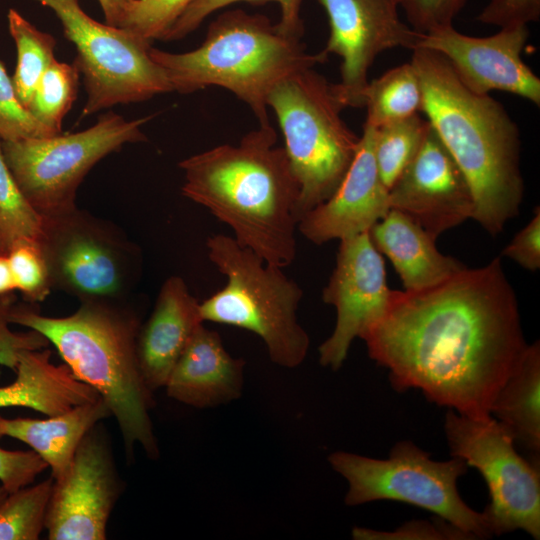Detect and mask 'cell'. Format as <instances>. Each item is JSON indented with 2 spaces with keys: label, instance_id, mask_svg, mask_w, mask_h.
Here are the masks:
<instances>
[{
  "label": "cell",
  "instance_id": "cell-1",
  "mask_svg": "<svg viewBox=\"0 0 540 540\" xmlns=\"http://www.w3.org/2000/svg\"><path fill=\"white\" fill-rule=\"evenodd\" d=\"M363 340L394 389H418L472 418L491 416L528 345L500 257L421 291H395L387 314Z\"/></svg>",
  "mask_w": 540,
  "mask_h": 540
},
{
  "label": "cell",
  "instance_id": "cell-2",
  "mask_svg": "<svg viewBox=\"0 0 540 540\" xmlns=\"http://www.w3.org/2000/svg\"><path fill=\"white\" fill-rule=\"evenodd\" d=\"M277 134L259 124L237 145L222 144L182 160V195L228 225L234 239L267 264L296 257L299 189Z\"/></svg>",
  "mask_w": 540,
  "mask_h": 540
},
{
  "label": "cell",
  "instance_id": "cell-3",
  "mask_svg": "<svg viewBox=\"0 0 540 540\" xmlns=\"http://www.w3.org/2000/svg\"><path fill=\"white\" fill-rule=\"evenodd\" d=\"M412 51L423 93L421 112L469 183L472 219L497 235L518 215L523 200L519 128L500 102L466 88L443 55Z\"/></svg>",
  "mask_w": 540,
  "mask_h": 540
},
{
  "label": "cell",
  "instance_id": "cell-4",
  "mask_svg": "<svg viewBox=\"0 0 540 540\" xmlns=\"http://www.w3.org/2000/svg\"><path fill=\"white\" fill-rule=\"evenodd\" d=\"M9 321L41 333L73 375L100 395L117 421L128 457L136 445L152 459L159 456L150 416L153 392L137 356L141 323L123 300L83 301L66 317L45 316L35 304L15 303Z\"/></svg>",
  "mask_w": 540,
  "mask_h": 540
},
{
  "label": "cell",
  "instance_id": "cell-5",
  "mask_svg": "<svg viewBox=\"0 0 540 540\" xmlns=\"http://www.w3.org/2000/svg\"><path fill=\"white\" fill-rule=\"evenodd\" d=\"M149 55L173 92L225 88L249 106L259 124L269 123L267 97L280 81L328 59L323 50L308 53L300 39L282 33L267 16L241 9L221 13L196 49L171 53L151 47Z\"/></svg>",
  "mask_w": 540,
  "mask_h": 540
},
{
  "label": "cell",
  "instance_id": "cell-6",
  "mask_svg": "<svg viewBox=\"0 0 540 540\" xmlns=\"http://www.w3.org/2000/svg\"><path fill=\"white\" fill-rule=\"evenodd\" d=\"M206 247L227 282L199 303L202 320L248 330L261 338L273 363L299 366L310 345L297 319L300 286L233 237L215 234Z\"/></svg>",
  "mask_w": 540,
  "mask_h": 540
},
{
  "label": "cell",
  "instance_id": "cell-7",
  "mask_svg": "<svg viewBox=\"0 0 540 540\" xmlns=\"http://www.w3.org/2000/svg\"><path fill=\"white\" fill-rule=\"evenodd\" d=\"M285 141V152L296 179L300 218L326 201L351 165L358 137L344 122V106L333 84L313 68L280 81L269 93Z\"/></svg>",
  "mask_w": 540,
  "mask_h": 540
},
{
  "label": "cell",
  "instance_id": "cell-8",
  "mask_svg": "<svg viewBox=\"0 0 540 540\" xmlns=\"http://www.w3.org/2000/svg\"><path fill=\"white\" fill-rule=\"evenodd\" d=\"M328 462L348 483V506L399 501L432 512L474 539L492 536L483 513L469 507L458 492L457 482L469 468L461 458L435 461L412 441L402 440L386 459L336 451Z\"/></svg>",
  "mask_w": 540,
  "mask_h": 540
},
{
  "label": "cell",
  "instance_id": "cell-9",
  "mask_svg": "<svg viewBox=\"0 0 540 540\" xmlns=\"http://www.w3.org/2000/svg\"><path fill=\"white\" fill-rule=\"evenodd\" d=\"M150 119L126 120L108 111L80 132L1 141L2 153L28 202L50 216L77 207V190L100 160L125 144L146 141L141 127Z\"/></svg>",
  "mask_w": 540,
  "mask_h": 540
},
{
  "label": "cell",
  "instance_id": "cell-10",
  "mask_svg": "<svg viewBox=\"0 0 540 540\" xmlns=\"http://www.w3.org/2000/svg\"><path fill=\"white\" fill-rule=\"evenodd\" d=\"M58 17L76 48L73 63L83 76L87 100L81 117L118 104L173 92L164 70L149 55L152 43L91 18L79 0H35Z\"/></svg>",
  "mask_w": 540,
  "mask_h": 540
},
{
  "label": "cell",
  "instance_id": "cell-11",
  "mask_svg": "<svg viewBox=\"0 0 540 540\" xmlns=\"http://www.w3.org/2000/svg\"><path fill=\"white\" fill-rule=\"evenodd\" d=\"M38 242L52 288L80 302L123 300L139 276V248L115 225L78 207L43 216Z\"/></svg>",
  "mask_w": 540,
  "mask_h": 540
},
{
  "label": "cell",
  "instance_id": "cell-12",
  "mask_svg": "<svg viewBox=\"0 0 540 540\" xmlns=\"http://www.w3.org/2000/svg\"><path fill=\"white\" fill-rule=\"evenodd\" d=\"M444 431L452 457L479 471L489 492L482 512L499 536L523 530L540 538V463L521 456L507 429L492 416L472 418L452 409Z\"/></svg>",
  "mask_w": 540,
  "mask_h": 540
},
{
  "label": "cell",
  "instance_id": "cell-13",
  "mask_svg": "<svg viewBox=\"0 0 540 540\" xmlns=\"http://www.w3.org/2000/svg\"><path fill=\"white\" fill-rule=\"evenodd\" d=\"M394 292L369 233L341 239L335 267L322 292L324 303L336 309V323L319 346V363L332 370L341 368L354 339H363L385 317Z\"/></svg>",
  "mask_w": 540,
  "mask_h": 540
},
{
  "label": "cell",
  "instance_id": "cell-14",
  "mask_svg": "<svg viewBox=\"0 0 540 540\" xmlns=\"http://www.w3.org/2000/svg\"><path fill=\"white\" fill-rule=\"evenodd\" d=\"M316 1L324 8L330 27L323 51L342 60L341 82L333 84L335 94L344 108H360L376 57L395 47L415 49L421 33L400 20V0Z\"/></svg>",
  "mask_w": 540,
  "mask_h": 540
},
{
  "label": "cell",
  "instance_id": "cell-15",
  "mask_svg": "<svg viewBox=\"0 0 540 540\" xmlns=\"http://www.w3.org/2000/svg\"><path fill=\"white\" fill-rule=\"evenodd\" d=\"M121 485L108 441L95 425L70 468L54 481L45 529L50 540H103Z\"/></svg>",
  "mask_w": 540,
  "mask_h": 540
},
{
  "label": "cell",
  "instance_id": "cell-16",
  "mask_svg": "<svg viewBox=\"0 0 540 540\" xmlns=\"http://www.w3.org/2000/svg\"><path fill=\"white\" fill-rule=\"evenodd\" d=\"M528 38V26L503 28L491 36L473 37L448 25L421 33L416 48L443 55L462 84L476 94L499 90L539 106L540 79L521 56Z\"/></svg>",
  "mask_w": 540,
  "mask_h": 540
},
{
  "label": "cell",
  "instance_id": "cell-17",
  "mask_svg": "<svg viewBox=\"0 0 540 540\" xmlns=\"http://www.w3.org/2000/svg\"><path fill=\"white\" fill-rule=\"evenodd\" d=\"M389 205L434 239L473 218L469 183L431 124L415 157L389 189Z\"/></svg>",
  "mask_w": 540,
  "mask_h": 540
},
{
  "label": "cell",
  "instance_id": "cell-18",
  "mask_svg": "<svg viewBox=\"0 0 540 540\" xmlns=\"http://www.w3.org/2000/svg\"><path fill=\"white\" fill-rule=\"evenodd\" d=\"M374 140L375 128L364 123L355 157L339 186L297 224L308 241L322 245L368 232L390 210L389 190L374 157Z\"/></svg>",
  "mask_w": 540,
  "mask_h": 540
},
{
  "label": "cell",
  "instance_id": "cell-19",
  "mask_svg": "<svg viewBox=\"0 0 540 540\" xmlns=\"http://www.w3.org/2000/svg\"><path fill=\"white\" fill-rule=\"evenodd\" d=\"M199 303L179 276L165 280L153 311L137 336L142 376L154 392L163 388L195 331L204 323Z\"/></svg>",
  "mask_w": 540,
  "mask_h": 540
},
{
  "label": "cell",
  "instance_id": "cell-20",
  "mask_svg": "<svg viewBox=\"0 0 540 540\" xmlns=\"http://www.w3.org/2000/svg\"><path fill=\"white\" fill-rule=\"evenodd\" d=\"M245 360L231 356L220 335L200 325L174 365L164 388L185 405L212 408L240 398Z\"/></svg>",
  "mask_w": 540,
  "mask_h": 540
},
{
  "label": "cell",
  "instance_id": "cell-21",
  "mask_svg": "<svg viewBox=\"0 0 540 540\" xmlns=\"http://www.w3.org/2000/svg\"><path fill=\"white\" fill-rule=\"evenodd\" d=\"M368 233L375 248L392 262L405 291L430 288L466 267L439 252L436 239L398 210L390 209Z\"/></svg>",
  "mask_w": 540,
  "mask_h": 540
},
{
  "label": "cell",
  "instance_id": "cell-22",
  "mask_svg": "<svg viewBox=\"0 0 540 540\" xmlns=\"http://www.w3.org/2000/svg\"><path fill=\"white\" fill-rule=\"evenodd\" d=\"M50 359L46 348L22 351L15 381L0 387V408L24 407L54 416L100 398L65 363L56 365Z\"/></svg>",
  "mask_w": 540,
  "mask_h": 540
},
{
  "label": "cell",
  "instance_id": "cell-23",
  "mask_svg": "<svg viewBox=\"0 0 540 540\" xmlns=\"http://www.w3.org/2000/svg\"><path fill=\"white\" fill-rule=\"evenodd\" d=\"M110 416L108 405L100 397L46 419H7L0 415V433L30 446L51 469L54 481H59L68 472L83 437Z\"/></svg>",
  "mask_w": 540,
  "mask_h": 540
},
{
  "label": "cell",
  "instance_id": "cell-24",
  "mask_svg": "<svg viewBox=\"0 0 540 540\" xmlns=\"http://www.w3.org/2000/svg\"><path fill=\"white\" fill-rule=\"evenodd\" d=\"M490 415L540 463V344L527 345L522 357L495 396Z\"/></svg>",
  "mask_w": 540,
  "mask_h": 540
},
{
  "label": "cell",
  "instance_id": "cell-25",
  "mask_svg": "<svg viewBox=\"0 0 540 540\" xmlns=\"http://www.w3.org/2000/svg\"><path fill=\"white\" fill-rule=\"evenodd\" d=\"M422 87L412 63L386 71L368 82L361 94L360 108H366L365 124L378 128L422 111Z\"/></svg>",
  "mask_w": 540,
  "mask_h": 540
},
{
  "label": "cell",
  "instance_id": "cell-26",
  "mask_svg": "<svg viewBox=\"0 0 540 540\" xmlns=\"http://www.w3.org/2000/svg\"><path fill=\"white\" fill-rule=\"evenodd\" d=\"M7 20L17 51L12 81L20 102L27 109L40 78L56 59V39L39 30L13 8L9 9Z\"/></svg>",
  "mask_w": 540,
  "mask_h": 540
},
{
  "label": "cell",
  "instance_id": "cell-27",
  "mask_svg": "<svg viewBox=\"0 0 540 540\" xmlns=\"http://www.w3.org/2000/svg\"><path fill=\"white\" fill-rule=\"evenodd\" d=\"M430 126L419 114L375 128L374 157L389 190L418 152Z\"/></svg>",
  "mask_w": 540,
  "mask_h": 540
},
{
  "label": "cell",
  "instance_id": "cell-28",
  "mask_svg": "<svg viewBox=\"0 0 540 540\" xmlns=\"http://www.w3.org/2000/svg\"><path fill=\"white\" fill-rule=\"evenodd\" d=\"M54 479L8 493L0 503V540H37L45 529Z\"/></svg>",
  "mask_w": 540,
  "mask_h": 540
},
{
  "label": "cell",
  "instance_id": "cell-29",
  "mask_svg": "<svg viewBox=\"0 0 540 540\" xmlns=\"http://www.w3.org/2000/svg\"><path fill=\"white\" fill-rule=\"evenodd\" d=\"M78 67L55 59L40 78L27 110L55 135L62 133V122L78 94Z\"/></svg>",
  "mask_w": 540,
  "mask_h": 540
},
{
  "label": "cell",
  "instance_id": "cell-30",
  "mask_svg": "<svg viewBox=\"0 0 540 540\" xmlns=\"http://www.w3.org/2000/svg\"><path fill=\"white\" fill-rule=\"evenodd\" d=\"M43 217L32 207L4 159L0 140V252L18 240H39Z\"/></svg>",
  "mask_w": 540,
  "mask_h": 540
},
{
  "label": "cell",
  "instance_id": "cell-31",
  "mask_svg": "<svg viewBox=\"0 0 540 540\" xmlns=\"http://www.w3.org/2000/svg\"><path fill=\"white\" fill-rule=\"evenodd\" d=\"M239 2L264 4L276 2L280 5L281 18L277 27L292 38L300 39L304 34V25L300 16L302 0H195L175 21L162 40H179L196 30L212 13Z\"/></svg>",
  "mask_w": 540,
  "mask_h": 540
},
{
  "label": "cell",
  "instance_id": "cell-32",
  "mask_svg": "<svg viewBox=\"0 0 540 540\" xmlns=\"http://www.w3.org/2000/svg\"><path fill=\"white\" fill-rule=\"evenodd\" d=\"M15 288L26 303L38 304L52 288L46 258L37 240L16 241L7 252Z\"/></svg>",
  "mask_w": 540,
  "mask_h": 540
},
{
  "label": "cell",
  "instance_id": "cell-33",
  "mask_svg": "<svg viewBox=\"0 0 540 540\" xmlns=\"http://www.w3.org/2000/svg\"><path fill=\"white\" fill-rule=\"evenodd\" d=\"M195 0H132L125 7L119 28L153 43L162 40L175 21Z\"/></svg>",
  "mask_w": 540,
  "mask_h": 540
},
{
  "label": "cell",
  "instance_id": "cell-34",
  "mask_svg": "<svg viewBox=\"0 0 540 540\" xmlns=\"http://www.w3.org/2000/svg\"><path fill=\"white\" fill-rule=\"evenodd\" d=\"M55 136L35 119L20 102L7 69L0 60V140L16 141L27 138Z\"/></svg>",
  "mask_w": 540,
  "mask_h": 540
},
{
  "label": "cell",
  "instance_id": "cell-35",
  "mask_svg": "<svg viewBox=\"0 0 540 540\" xmlns=\"http://www.w3.org/2000/svg\"><path fill=\"white\" fill-rule=\"evenodd\" d=\"M436 519L407 521L393 531L355 527L352 537L357 540H474L448 521L439 517Z\"/></svg>",
  "mask_w": 540,
  "mask_h": 540
},
{
  "label": "cell",
  "instance_id": "cell-36",
  "mask_svg": "<svg viewBox=\"0 0 540 540\" xmlns=\"http://www.w3.org/2000/svg\"><path fill=\"white\" fill-rule=\"evenodd\" d=\"M16 303L13 293L0 297V365L15 371L19 355L24 350L46 348L48 340L39 332H15L9 327L10 310Z\"/></svg>",
  "mask_w": 540,
  "mask_h": 540
},
{
  "label": "cell",
  "instance_id": "cell-37",
  "mask_svg": "<svg viewBox=\"0 0 540 540\" xmlns=\"http://www.w3.org/2000/svg\"><path fill=\"white\" fill-rule=\"evenodd\" d=\"M467 0H400L410 27L419 33L452 25Z\"/></svg>",
  "mask_w": 540,
  "mask_h": 540
},
{
  "label": "cell",
  "instance_id": "cell-38",
  "mask_svg": "<svg viewBox=\"0 0 540 540\" xmlns=\"http://www.w3.org/2000/svg\"><path fill=\"white\" fill-rule=\"evenodd\" d=\"M2 436L0 433V439ZM47 468L33 450L10 451L0 446V484L8 493L30 485Z\"/></svg>",
  "mask_w": 540,
  "mask_h": 540
},
{
  "label": "cell",
  "instance_id": "cell-39",
  "mask_svg": "<svg viewBox=\"0 0 540 540\" xmlns=\"http://www.w3.org/2000/svg\"><path fill=\"white\" fill-rule=\"evenodd\" d=\"M540 18V0H490L477 16L481 23L500 29L528 26Z\"/></svg>",
  "mask_w": 540,
  "mask_h": 540
},
{
  "label": "cell",
  "instance_id": "cell-40",
  "mask_svg": "<svg viewBox=\"0 0 540 540\" xmlns=\"http://www.w3.org/2000/svg\"><path fill=\"white\" fill-rule=\"evenodd\" d=\"M502 255L529 271L540 268V208L532 219L513 237Z\"/></svg>",
  "mask_w": 540,
  "mask_h": 540
},
{
  "label": "cell",
  "instance_id": "cell-41",
  "mask_svg": "<svg viewBox=\"0 0 540 540\" xmlns=\"http://www.w3.org/2000/svg\"><path fill=\"white\" fill-rule=\"evenodd\" d=\"M105 19V23L118 27L123 11L132 0H97Z\"/></svg>",
  "mask_w": 540,
  "mask_h": 540
},
{
  "label": "cell",
  "instance_id": "cell-42",
  "mask_svg": "<svg viewBox=\"0 0 540 540\" xmlns=\"http://www.w3.org/2000/svg\"><path fill=\"white\" fill-rule=\"evenodd\" d=\"M15 290V282L8 255L0 252V297L13 293Z\"/></svg>",
  "mask_w": 540,
  "mask_h": 540
},
{
  "label": "cell",
  "instance_id": "cell-43",
  "mask_svg": "<svg viewBox=\"0 0 540 540\" xmlns=\"http://www.w3.org/2000/svg\"><path fill=\"white\" fill-rule=\"evenodd\" d=\"M7 490L0 484V503L7 496Z\"/></svg>",
  "mask_w": 540,
  "mask_h": 540
}]
</instances>
